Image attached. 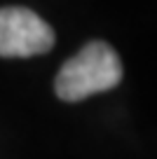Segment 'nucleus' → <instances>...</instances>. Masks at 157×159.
Instances as JSON below:
<instances>
[{
	"label": "nucleus",
	"mask_w": 157,
	"mask_h": 159,
	"mask_svg": "<svg viewBox=\"0 0 157 159\" xmlns=\"http://www.w3.org/2000/svg\"><path fill=\"white\" fill-rule=\"evenodd\" d=\"M120 82H122V61L117 52L108 42L94 40L61 66L54 80V91L61 101L75 103L94 94L115 89Z\"/></svg>",
	"instance_id": "1"
},
{
	"label": "nucleus",
	"mask_w": 157,
	"mask_h": 159,
	"mask_svg": "<svg viewBox=\"0 0 157 159\" xmlns=\"http://www.w3.org/2000/svg\"><path fill=\"white\" fill-rule=\"evenodd\" d=\"M54 47V30L28 7H0V56L26 59Z\"/></svg>",
	"instance_id": "2"
}]
</instances>
